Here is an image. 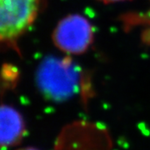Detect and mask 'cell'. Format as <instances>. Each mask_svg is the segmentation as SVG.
<instances>
[{
  "label": "cell",
  "instance_id": "4",
  "mask_svg": "<svg viewBox=\"0 0 150 150\" xmlns=\"http://www.w3.org/2000/svg\"><path fill=\"white\" fill-rule=\"evenodd\" d=\"M2 126L3 141H6L8 144L13 142L20 135L22 130L20 118L8 108H6V112L2 113Z\"/></svg>",
  "mask_w": 150,
  "mask_h": 150
},
{
  "label": "cell",
  "instance_id": "1",
  "mask_svg": "<svg viewBox=\"0 0 150 150\" xmlns=\"http://www.w3.org/2000/svg\"><path fill=\"white\" fill-rule=\"evenodd\" d=\"M39 0H0V38L13 44L35 20Z\"/></svg>",
  "mask_w": 150,
  "mask_h": 150
},
{
  "label": "cell",
  "instance_id": "3",
  "mask_svg": "<svg viewBox=\"0 0 150 150\" xmlns=\"http://www.w3.org/2000/svg\"><path fill=\"white\" fill-rule=\"evenodd\" d=\"M75 74L73 66L67 59H49L41 65L38 79L46 90L68 92L76 83Z\"/></svg>",
  "mask_w": 150,
  "mask_h": 150
},
{
  "label": "cell",
  "instance_id": "2",
  "mask_svg": "<svg viewBox=\"0 0 150 150\" xmlns=\"http://www.w3.org/2000/svg\"><path fill=\"white\" fill-rule=\"evenodd\" d=\"M93 39V30L84 17L71 14L59 22L53 34L54 44L67 54H83Z\"/></svg>",
  "mask_w": 150,
  "mask_h": 150
},
{
  "label": "cell",
  "instance_id": "6",
  "mask_svg": "<svg viewBox=\"0 0 150 150\" xmlns=\"http://www.w3.org/2000/svg\"><path fill=\"white\" fill-rule=\"evenodd\" d=\"M22 150H34V149H22Z\"/></svg>",
  "mask_w": 150,
  "mask_h": 150
},
{
  "label": "cell",
  "instance_id": "5",
  "mask_svg": "<svg viewBox=\"0 0 150 150\" xmlns=\"http://www.w3.org/2000/svg\"><path fill=\"white\" fill-rule=\"evenodd\" d=\"M101 2H103L105 4H110V3H116V2H121V1H125V0H99Z\"/></svg>",
  "mask_w": 150,
  "mask_h": 150
}]
</instances>
